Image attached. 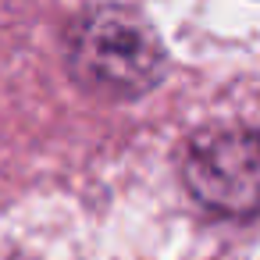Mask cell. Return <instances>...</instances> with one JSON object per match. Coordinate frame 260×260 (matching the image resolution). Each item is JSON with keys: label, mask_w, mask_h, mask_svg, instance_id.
<instances>
[{"label": "cell", "mask_w": 260, "mask_h": 260, "mask_svg": "<svg viewBox=\"0 0 260 260\" xmlns=\"http://www.w3.org/2000/svg\"><path fill=\"white\" fill-rule=\"evenodd\" d=\"M72 61L75 72L100 89L139 93L143 86L153 82L160 68V50L136 18L104 11L82 22V29H75Z\"/></svg>", "instance_id": "obj_1"}, {"label": "cell", "mask_w": 260, "mask_h": 260, "mask_svg": "<svg viewBox=\"0 0 260 260\" xmlns=\"http://www.w3.org/2000/svg\"><path fill=\"white\" fill-rule=\"evenodd\" d=\"M189 189L214 210L246 214L260 207V132L200 136L185 157Z\"/></svg>", "instance_id": "obj_2"}]
</instances>
